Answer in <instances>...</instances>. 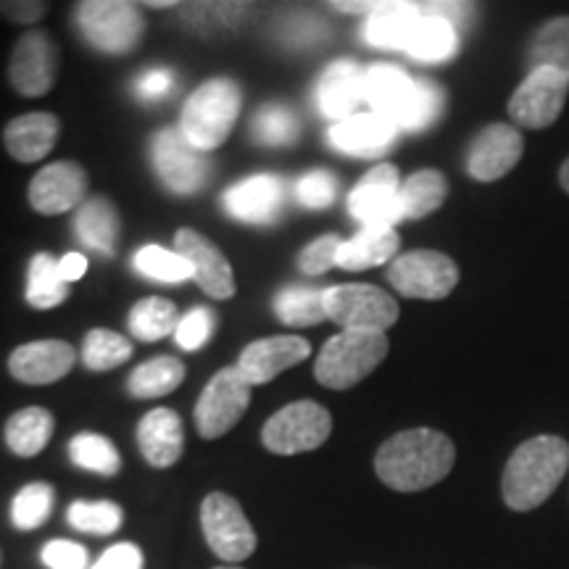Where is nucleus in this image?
<instances>
[{"label": "nucleus", "instance_id": "obj_30", "mask_svg": "<svg viewBox=\"0 0 569 569\" xmlns=\"http://www.w3.org/2000/svg\"><path fill=\"white\" fill-rule=\"evenodd\" d=\"M74 232L88 248H96L106 256L117 253L119 243V211L111 198L96 196L88 198L74 217Z\"/></svg>", "mask_w": 569, "mask_h": 569}, {"label": "nucleus", "instance_id": "obj_45", "mask_svg": "<svg viewBox=\"0 0 569 569\" xmlns=\"http://www.w3.org/2000/svg\"><path fill=\"white\" fill-rule=\"evenodd\" d=\"M213 322H217V319H213V311L206 309V306H196V309H190L188 315L180 319V325H177L174 330L177 346H180L182 351H198V348L211 338Z\"/></svg>", "mask_w": 569, "mask_h": 569}, {"label": "nucleus", "instance_id": "obj_24", "mask_svg": "<svg viewBox=\"0 0 569 569\" xmlns=\"http://www.w3.org/2000/svg\"><path fill=\"white\" fill-rule=\"evenodd\" d=\"M365 80L367 69H361L356 61L340 59L330 63L317 82L319 111L336 122L353 117L356 106L365 101Z\"/></svg>", "mask_w": 569, "mask_h": 569}, {"label": "nucleus", "instance_id": "obj_11", "mask_svg": "<svg viewBox=\"0 0 569 569\" xmlns=\"http://www.w3.org/2000/svg\"><path fill=\"white\" fill-rule=\"evenodd\" d=\"M388 282L407 298L440 301L459 284V267L451 256L417 248L393 259V264L388 267Z\"/></svg>", "mask_w": 569, "mask_h": 569}, {"label": "nucleus", "instance_id": "obj_9", "mask_svg": "<svg viewBox=\"0 0 569 569\" xmlns=\"http://www.w3.org/2000/svg\"><path fill=\"white\" fill-rule=\"evenodd\" d=\"M327 319L343 327V330H377L386 332L398 322L396 298L377 284L351 282L327 288L325 298Z\"/></svg>", "mask_w": 569, "mask_h": 569}, {"label": "nucleus", "instance_id": "obj_13", "mask_svg": "<svg viewBox=\"0 0 569 569\" xmlns=\"http://www.w3.org/2000/svg\"><path fill=\"white\" fill-rule=\"evenodd\" d=\"M153 167L161 182L177 196H196L209 182L211 163L203 151L190 146L180 127H167L153 138Z\"/></svg>", "mask_w": 569, "mask_h": 569}, {"label": "nucleus", "instance_id": "obj_25", "mask_svg": "<svg viewBox=\"0 0 569 569\" xmlns=\"http://www.w3.org/2000/svg\"><path fill=\"white\" fill-rule=\"evenodd\" d=\"M59 134L61 122L56 113L30 111L3 127V146L13 161L34 163L53 151Z\"/></svg>", "mask_w": 569, "mask_h": 569}, {"label": "nucleus", "instance_id": "obj_16", "mask_svg": "<svg viewBox=\"0 0 569 569\" xmlns=\"http://www.w3.org/2000/svg\"><path fill=\"white\" fill-rule=\"evenodd\" d=\"M348 211L359 219L361 227H396L401 222V174L393 163H377L356 182L348 196Z\"/></svg>", "mask_w": 569, "mask_h": 569}, {"label": "nucleus", "instance_id": "obj_12", "mask_svg": "<svg viewBox=\"0 0 569 569\" xmlns=\"http://www.w3.org/2000/svg\"><path fill=\"white\" fill-rule=\"evenodd\" d=\"M569 96V77L557 69H530L522 84L509 98L511 122L525 130H546L565 111Z\"/></svg>", "mask_w": 569, "mask_h": 569}, {"label": "nucleus", "instance_id": "obj_38", "mask_svg": "<svg viewBox=\"0 0 569 569\" xmlns=\"http://www.w3.org/2000/svg\"><path fill=\"white\" fill-rule=\"evenodd\" d=\"M132 343L119 332L106 330V327H96L82 340V365L90 372H111V369L122 367L130 361Z\"/></svg>", "mask_w": 569, "mask_h": 569}, {"label": "nucleus", "instance_id": "obj_18", "mask_svg": "<svg viewBox=\"0 0 569 569\" xmlns=\"http://www.w3.org/2000/svg\"><path fill=\"white\" fill-rule=\"evenodd\" d=\"M88 196V172L77 161H53L32 177L27 201L42 217L80 209Z\"/></svg>", "mask_w": 569, "mask_h": 569}, {"label": "nucleus", "instance_id": "obj_48", "mask_svg": "<svg viewBox=\"0 0 569 569\" xmlns=\"http://www.w3.org/2000/svg\"><path fill=\"white\" fill-rule=\"evenodd\" d=\"M146 559L142 551L134 543H117L109 551H103V557L96 561L90 569H142Z\"/></svg>", "mask_w": 569, "mask_h": 569}, {"label": "nucleus", "instance_id": "obj_40", "mask_svg": "<svg viewBox=\"0 0 569 569\" xmlns=\"http://www.w3.org/2000/svg\"><path fill=\"white\" fill-rule=\"evenodd\" d=\"M67 522L88 536H113L124 525V509L113 501H74L67 509Z\"/></svg>", "mask_w": 569, "mask_h": 569}, {"label": "nucleus", "instance_id": "obj_22", "mask_svg": "<svg viewBox=\"0 0 569 569\" xmlns=\"http://www.w3.org/2000/svg\"><path fill=\"white\" fill-rule=\"evenodd\" d=\"M311 356V343L301 336H272L243 348L238 367L248 386H267L284 369H293Z\"/></svg>", "mask_w": 569, "mask_h": 569}, {"label": "nucleus", "instance_id": "obj_28", "mask_svg": "<svg viewBox=\"0 0 569 569\" xmlns=\"http://www.w3.org/2000/svg\"><path fill=\"white\" fill-rule=\"evenodd\" d=\"M457 48H459V38H457V27H453L451 21V13L427 11L417 19L403 53H409L411 59L417 61L438 63V61L451 59V56L457 53Z\"/></svg>", "mask_w": 569, "mask_h": 569}, {"label": "nucleus", "instance_id": "obj_36", "mask_svg": "<svg viewBox=\"0 0 569 569\" xmlns=\"http://www.w3.org/2000/svg\"><path fill=\"white\" fill-rule=\"evenodd\" d=\"M69 459L71 465L84 469V472L101 475V478H113L122 469V457L111 438L101 432H80L69 440Z\"/></svg>", "mask_w": 569, "mask_h": 569}, {"label": "nucleus", "instance_id": "obj_29", "mask_svg": "<svg viewBox=\"0 0 569 569\" xmlns=\"http://www.w3.org/2000/svg\"><path fill=\"white\" fill-rule=\"evenodd\" d=\"M56 432V419L46 407H24L6 419L3 438L11 453L21 459L38 457L51 443Z\"/></svg>", "mask_w": 569, "mask_h": 569}, {"label": "nucleus", "instance_id": "obj_32", "mask_svg": "<svg viewBox=\"0 0 569 569\" xmlns=\"http://www.w3.org/2000/svg\"><path fill=\"white\" fill-rule=\"evenodd\" d=\"M188 369L177 356H156L151 361H142L140 367H134L130 377H127V390L132 398H161L169 396L172 390L182 386Z\"/></svg>", "mask_w": 569, "mask_h": 569}, {"label": "nucleus", "instance_id": "obj_46", "mask_svg": "<svg viewBox=\"0 0 569 569\" xmlns=\"http://www.w3.org/2000/svg\"><path fill=\"white\" fill-rule=\"evenodd\" d=\"M42 565L48 569H88V549L74 540H48L40 551Z\"/></svg>", "mask_w": 569, "mask_h": 569}, {"label": "nucleus", "instance_id": "obj_7", "mask_svg": "<svg viewBox=\"0 0 569 569\" xmlns=\"http://www.w3.org/2000/svg\"><path fill=\"white\" fill-rule=\"evenodd\" d=\"M332 432V415L322 403L303 401L288 403L267 419L261 430V443L277 457H296V453L315 451L327 443Z\"/></svg>", "mask_w": 569, "mask_h": 569}, {"label": "nucleus", "instance_id": "obj_43", "mask_svg": "<svg viewBox=\"0 0 569 569\" xmlns=\"http://www.w3.org/2000/svg\"><path fill=\"white\" fill-rule=\"evenodd\" d=\"M340 246H343V238L336 232L311 240V243L306 246L301 253H298V269L309 277H319V274L330 272L332 267H338Z\"/></svg>", "mask_w": 569, "mask_h": 569}, {"label": "nucleus", "instance_id": "obj_10", "mask_svg": "<svg viewBox=\"0 0 569 569\" xmlns=\"http://www.w3.org/2000/svg\"><path fill=\"white\" fill-rule=\"evenodd\" d=\"M251 388L238 367H222L201 390L196 403V427L203 440L227 436L243 419L251 403Z\"/></svg>", "mask_w": 569, "mask_h": 569}, {"label": "nucleus", "instance_id": "obj_2", "mask_svg": "<svg viewBox=\"0 0 569 569\" xmlns=\"http://www.w3.org/2000/svg\"><path fill=\"white\" fill-rule=\"evenodd\" d=\"M365 101L372 113L393 122L398 130H427L443 113V88L430 80H415L393 63H375L367 69Z\"/></svg>", "mask_w": 569, "mask_h": 569}, {"label": "nucleus", "instance_id": "obj_41", "mask_svg": "<svg viewBox=\"0 0 569 569\" xmlns=\"http://www.w3.org/2000/svg\"><path fill=\"white\" fill-rule=\"evenodd\" d=\"M253 140L259 146H290L298 138V117L288 106L267 103L253 117Z\"/></svg>", "mask_w": 569, "mask_h": 569}, {"label": "nucleus", "instance_id": "obj_44", "mask_svg": "<svg viewBox=\"0 0 569 569\" xmlns=\"http://www.w3.org/2000/svg\"><path fill=\"white\" fill-rule=\"evenodd\" d=\"M338 196V177L325 172V169H315V172L303 174L296 182V198L306 209H327L332 206Z\"/></svg>", "mask_w": 569, "mask_h": 569}, {"label": "nucleus", "instance_id": "obj_20", "mask_svg": "<svg viewBox=\"0 0 569 569\" xmlns=\"http://www.w3.org/2000/svg\"><path fill=\"white\" fill-rule=\"evenodd\" d=\"M77 365V348L67 340H32L9 356V372L24 386H51L67 377Z\"/></svg>", "mask_w": 569, "mask_h": 569}, {"label": "nucleus", "instance_id": "obj_31", "mask_svg": "<svg viewBox=\"0 0 569 569\" xmlns=\"http://www.w3.org/2000/svg\"><path fill=\"white\" fill-rule=\"evenodd\" d=\"M448 198V180L438 169H419L401 182V222L425 219Z\"/></svg>", "mask_w": 569, "mask_h": 569}, {"label": "nucleus", "instance_id": "obj_50", "mask_svg": "<svg viewBox=\"0 0 569 569\" xmlns=\"http://www.w3.org/2000/svg\"><path fill=\"white\" fill-rule=\"evenodd\" d=\"M84 272H88V259H84L82 253L71 251V253L61 256V259H59V274H61V280L67 282V284L80 280Z\"/></svg>", "mask_w": 569, "mask_h": 569}, {"label": "nucleus", "instance_id": "obj_3", "mask_svg": "<svg viewBox=\"0 0 569 569\" xmlns=\"http://www.w3.org/2000/svg\"><path fill=\"white\" fill-rule=\"evenodd\" d=\"M569 467V443L559 436H536L511 453L501 475L503 503L532 511L551 498Z\"/></svg>", "mask_w": 569, "mask_h": 569}, {"label": "nucleus", "instance_id": "obj_51", "mask_svg": "<svg viewBox=\"0 0 569 569\" xmlns=\"http://www.w3.org/2000/svg\"><path fill=\"white\" fill-rule=\"evenodd\" d=\"M559 184L565 193H569V159L561 163V169H559Z\"/></svg>", "mask_w": 569, "mask_h": 569}, {"label": "nucleus", "instance_id": "obj_5", "mask_svg": "<svg viewBox=\"0 0 569 569\" xmlns=\"http://www.w3.org/2000/svg\"><path fill=\"white\" fill-rule=\"evenodd\" d=\"M388 336L377 330H340L319 351L315 377L319 386L330 390H348L359 386L375 372L388 356Z\"/></svg>", "mask_w": 569, "mask_h": 569}, {"label": "nucleus", "instance_id": "obj_37", "mask_svg": "<svg viewBox=\"0 0 569 569\" xmlns=\"http://www.w3.org/2000/svg\"><path fill=\"white\" fill-rule=\"evenodd\" d=\"M530 69L549 67L569 77V17H557L540 27L530 42Z\"/></svg>", "mask_w": 569, "mask_h": 569}, {"label": "nucleus", "instance_id": "obj_14", "mask_svg": "<svg viewBox=\"0 0 569 569\" xmlns=\"http://www.w3.org/2000/svg\"><path fill=\"white\" fill-rule=\"evenodd\" d=\"M332 9L361 13L369 11L365 40L375 48L386 51H403L409 42V34L415 30L417 19L427 11H461L459 3H332Z\"/></svg>", "mask_w": 569, "mask_h": 569}, {"label": "nucleus", "instance_id": "obj_47", "mask_svg": "<svg viewBox=\"0 0 569 569\" xmlns=\"http://www.w3.org/2000/svg\"><path fill=\"white\" fill-rule=\"evenodd\" d=\"M48 13V3L42 0H0V19L11 24L30 27Z\"/></svg>", "mask_w": 569, "mask_h": 569}, {"label": "nucleus", "instance_id": "obj_53", "mask_svg": "<svg viewBox=\"0 0 569 569\" xmlns=\"http://www.w3.org/2000/svg\"><path fill=\"white\" fill-rule=\"evenodd\" d=\"M213 569H243V567H234V565H222V567H213Z\"/></svg>", "mask_w": 569, "mask_h": 569}, {"label": "nucleus", "instance_id": "obj_26", "mask_svg": "<svg viewBox=\"0 0 569 569\" xmlns=\"http://www.w3.org/2000/svg\"><path fill=\"white\" fill-rule=\"evenodd\" d=\"M138 446L151 467H174L184 451V427L180 415L167 407L148 411L138 422Z\"/></svg>", "mask_w": 569, "mask_h": 569}, {"label": "nucleus", "instance_id": "obj_19", "mask_svg": "<svg viewBox=\"0 0 569 569\" xmlns=\"http://www.w3.org/2000/svg\"><path fill=\"white\" fill-rule=\"evenodd\" d=\"M525 153V138L511 124H488L472 140L467 153V172L478 182H496L517 167Z\"/></svg>", "mask_w": 569, "mask_h": 569}, {"label": "nucleus", "instance_id": "obj_39", "mask_svg": "<svg viewBox=\"0 0 569 569\" xmlns=\"http://www.w3.org/2000/svg\"><path fill=\"white\" fill-rule=\"evenodd\" d=\"M56 507V490L51 482H30L13 496L11 522L21 532L38 530L48 522Z\"/></svg>", "mask_w": 569, "mask_h": 569}, {"label": "nucleus", "instance_id": "obj_8", "mask_svg": "<svg viewBox=\"0 0 569 569\" xmlns=\"http://www.w3.org/2000/svg\"><path fill=\"white\" fill-rule=\"evenodd\" d=\"M201 530L209 549L222 561H246L259 546L251 519L238 498L213 490L201 503Z\"/></svg>", "mask_w": 569, "mask_h": 569}, {"label": "nucleus", "instance_id": "obj_15", "mask_svg": "<svg viewBox=\"0 0 569 569\" xmlns=\"http://www.w3.org/2000/svg\"><path fill=\"white\" fill-rule=\"evenodd\" d=\"M59 77V46L46 30L24 32L9 59L11 88L24 98H42Z\"/></svg>", "mask_w": 569, "mask_h": 569}, {"label": "nucleus", "instance_id": "obj_1", "mask_svg": "<svg viewBox=\"0 0 569 569\" xmlns=\"http://www.w3.org/2000/svg\"><path fill=\"white\" fill-rule=\"evenodd\" d=\"M457 461V446L430 427L396 432L377 448L375 472L398 493H419L448 478Z\"/></svg>", "mask_w": 569, "mask_h": 569}, {"label": "nucleus", "instance_id": "obj_17", "mask_svg": "<svg viewBox=\"0 0 569 569\" xmlns=\"http://www.w3.org/2000/svg\"><path fill=\"white\" fill-rule=\"evenodd\" d=\"M174 251L193 267L196 284L213 301H230L238 293V282H234L227 256L193 227H182L174 232Z\"/></svg>", "mask_w": 569, "mask_h": 569}, {"label": "nucleus", "instance_id": "obj_49", "mask_svg": "<svg viewBox=\"0 0 569 569\" xmlns=\"http://www.w3.org/2000/svg\"><path fill=\"white\" fill-rule=\"evenodd\" d=\"M174 88V77L167 69H151L138 80V96L142 101H159Z\"/></svg>", "mask_w": 569, "mask_h": 569}, {"label": "nucleus", "instance_id": "obj_33", "mask_svg": "<svg viewBox=\"0 0 569 569\" xmlns=\"http://www.w3.org/2000/svg\"><path fill=\"white\" fill-rule=\"evenodd\" d=\"M327 288H309V284H288L274 296V315L288 327H315L327 319L325 309Z\"/></svg>", "mask_w": 569, "mask_h": 569}, {"label": "nucleus", "instance_id": "obj_42", "mask_svg": "<svg viewBox=\"0 0 569 569\" xmlns=\"http://www.w3.org/2000/svg\"><path fill=\"white\" fill-rule=\"evenodd\" d=\"M134 269L159 282L174 284L193 280V267H190L177 251H167V248L161 246H142L140 251L134 253Z\"/></svg>", "mask_w": 569, "mask_h": 569}, {"label": "nucleus", "instance_id": "obj_34", "mask_svg": "<svg viewBox=\"0 0 569 569\" xmlns=\"http://www.w3.org/2000/svg\"><path fill=\"white\" fill-rule=\"evenodd\" d=\"M27 303L32 309H56L69 298V284L59 274V259L51 253L40 251L32 256L30 269H27Z\"/></svg>", "mask_w": 569, "mask_h": 569}, {"label": "nucleus", "instance_id": "obj_4", "mask_svg": "<svg viewBox=\"0 0 569 569\" xmlns=\"http://www.w3.org/2000/svg\"><path fill=\"white\" fill-rule=\"evenodd\" d=\"M240 109H243L240 84L230 77H211L184 101L180 132L198 151H217L232 134Z\"/></svg>", "mask_w": 569, "mask_h": 569}, {"label": "nucleus", "instance_id": "obj_23", "mask_svg": "<svg viewBox=\"0 0 569 569\" xmlns=\"http://www.w3.org/2000/svg\"><path fill=\"white\" fill-rule=\"evenodd\" d=\"M398 127L377 113H353V117L336 122L327 132V142L346 156L356 159H377L393 148Z\"/></svg>", "mask_w": 569, "mask_h": 569}, {"label": "nucleus", "instance_id": "obj_21", "mask_svg": "<svg viewBox=\"0 0 569 569\" xmlns=\"http://www.w3.org/2000/svg\"><path fill=\"white\" fill-rule=\"evenodd\" d=\"M284 182L274 174H253L230 184L222 196L224 211L243 224H272L284 209Z\"/></svg>", "mask_w": 569, "mask_h": 569}, {"label": "nucleus", "instance_id": "obj_27", "mask_svg": "<svg viewBox=\"0 0 569 569\" xmlns=\"http://www.w3.org/2000/svg\"><path fill=\"white\" fill-rule=\"evenodd\" d=\"M398 248H401V238H398L396 227L367 224L353 238L343 240L338 251V267L348 272H365V269L398 259Z\"/></svg>", "mask_w": 569, "mask_h": 569}, {"label": "nucleus", "instance_id": "obj_6", "mask_svg": "<svg viewBox=\"0 0 569 569\" xmlns=\"http://www.w3.org/2000/svg\"><path fill=\"white\" fill-rule=\"evenodd\" d=\"M74 19L82 38L109 56L132 53L146 32L142 11L127 0H84Z\"/></svg>", "mask_w": 569, "mask_h": 569}, {"label": "nucleus", "instance_id": "obj_52", "mask_svg": "<svg viewBox=\"0 0 569 569\" xmlns=\"http://www.w3.org/2000/svg\"><path fill=\"white\" fill-rule=\"evenodd\" d=\"M146 6H153V9H169V6H174V3H169V0H151V3H146Z\"/></svg>", "mask_w": 569, "mask_h": 569}, {"label": "nucleus", "instance_id": "obj_35", "mask_svg": "<svg viewBox=\"0 0 569 569\" xmlns=\"http://www.w3.org/2000/svg\"><path fill=\"white\" fill-rule=\"evenodd\" d=\"M130 332L142 343H156V340L172 336L180 325V315H177V306L169 298L151 296L142 298L130 309Z\"/></svg>", "mask_w": 569, "mask_h": 569}]
</instances>
